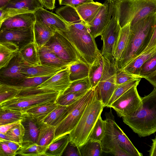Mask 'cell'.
<instances>
[{
	"label": "cell",
	"mask_w": 156,
	"mask_h": 156,
	"mask_svg": "<svg viewBox=\"0 0 156 156\" xmlns=\"http://www.w3.org/2000/svg\"><path fill=\"white\" fill-rule=\"evenodd\" d=\"M156 21L155 12L130 26L129 41L120 59L115 63L117 69H123L143 52L152 37Z\"/></svg>",
	"instance_id": "obj_1"
},
{
	"label": "cell",
	"mask_w": 156,
	"mask_h": 156,
	"mask_svg": "<svg viewBox=\"0 0 156 156\" xmlns=\"http://www.w3.org/2000/svg\"><path fill=\"white\" fill-rule=\"evenodd\" d=\"M112 17L115 18L121 28L130 26L156 12V0H105Z\"/></svg>",
	"instance_id": "obj_2"
},
{
	"label": "cell",
	"mask_w": 156,
	"mask_h": 156,
	"mask_svg": "<svg viewBox=\"0 0 156 156\" xmlns=\"http://www.w3.org/2000/svg\"><path fill=\"white\" fill-rule=\"evenodd\" d=\"M142 106L134 115L122 117L124 122L140 137L156 132V88L142 98Z\"/></svg>",
	"instance_id": "obj_3"
},
{
	"label": "cell",
	"mask_w": 156,
	"mask_h": 156,
	"mask_svg": "<svg viewBox=\"0 0 156 156\" xmlns=\"http://www.w3.org/2000/svg\"><path fill=\"white\" fill-rule=\"evenodd\" d=\"M61 33L71 43L82 60L90 65L93 64L99 50L84 22L69 24L66 31Z\"/></svg>",
	"instance_id": "obj_4"
},
{
	"label": "cell",
	"mask_w": 156,
	"mask_h": 156,
	"mask_svg": "<svg viewBox=\"0 0 156 156\" xmlns=\"http://www.w3.org/2000/svg\"><path fill=\"white\" fill-rule=\"evenodd\" d=\"M60 94L59 92L36 87L23 88L18 96L0 104V107L26 112L36 106L55 102Z\"/></svg>",
	"instance_id": "obj_5"
},
{
	"label": "cell",
	"mask_w": 156,
	"mask_h": 156,
	"mask_svg": "<svg viewBox=\"0 0 156 156\" xmlns=\"http://www.w3.org/2000/svg\"><path fill=\"white\" fill-rule=\"evenodd\" d=\"M96 87V93L94 99L86 108L76 126L69 134V142L78 147L88 140L104 107L98 97L97 86Z\"/></svg>",
	"instance_id": "obj_6"
},
{
	"label": "cell",
	"mask_w": 156,
	"mask_h": 156,
	"mask_svg": "<svg viewBox=\"0 0 156 156\" xmlns=\"http://www.w3.org/2000/svg\"><path fill=\"white\" fill-rule=\"evenodd\" d=\"M106 117L104 133L101 141L103 152L111 153L115 147L120 146L131 156H143L116 124L111 110Z\"/></svg>",
	"instance_id": "obj_7"
},
{
	"label": "cell",
	"mask_w": 156,
	"mask_h": 156,
	"mask_svg": "<svg viewBox=\"0 0 156 156\" xmlns=\"http://www.w3.org/2000/svg\"><path fill=\"white\" fill-rule=\"evenodd\" d=\"M96 93V87L91 88L78 99L69 105L67 115L56 127L54 140L69 134L73 130L86 108L94 99Z\"/></svg>",
	"instance_id": "obj_8"
},
{
	"label": "cell",
	"mask_w": 156,
	"mask_h": 156,
	"mask_svg": "<svg viewBox=\"0 0 156 156\" xmlns=\"http://www.w3.org/2000/svg\"><path fill=\"white\" fill-rule=\"evenodd\" d=\"M136 85L133 87L112 103L108 107L113 108L120 117L134 115L142 106V98Z\"/></svg>",
	"instance_id": "obj_9"
},
{
	"label": "cell",
	"mask_w": 156,
	"mask_h": 156,
	"mask_svg": "<svg viewBox=\"0 0 156 156\" xmlns=\"http://www.w3.org/2000/svg\"><path fill=\"white\" fill-rule=\"evenodd\" d=\"M45 46L69 64L81 60L71 43L61 32L55 31Z\"/></svg>",
	"instance_id": "obj_10"
},
{
	"label": "cell",
	"mask_w": 156,
	"mask_h": 156,
	"mask_svg": "<svg viewBox=\"0 0 156 156\" xmlns=\"http://www.w3.org/2000/svg\"><path fill=\"white\" fill-rule=\"evenodd\" d=\"M30 66L18 53L6 67L0 69V83L20 86L26 78L21 70Z\"/></svg>",
	"instance_id": "obj_11"
},
{
	"label": "cell",
	"mask_w": 156,
	"mask_h": 156,
	"mask_svg": "<svg viewBox=\"0 0 156 156\" xmlns=\"http://www.w3.org/2000/svg\"><path fill=\"white\" fill-rule=\"evenodd\" d=\"M116 68L115 63L109 60L97 86L98 97L104 107H107L117 85L115 82Z\"/></svg>",
	"instance_id": "obj_12"
},
{
	"label": "cell",
	"mask_w": 156,
	"mask_h": 156,
	"mask_svg": "<svg viewBox=\"0 0 156 156\" xmlns=\"http://www.w3.org/2000/svg\"><path fill=\"white\" fill-rule=\"evenodd\" d=\"M43 8L38 0H10L3 9H0V24L14 15L26 12H34Z\"/></svg>",
	"instance_id": "obj_13"
},
{
	"label": "cell",
	"mask_w": 156,
	"mask_h": 156,
	"mask_svg": "<svg viewBox=\"0 0 156 156\" xmlns=\"http://www.w3.org/2000/svg\"><path fill=\"white\" fill-rule=\"evenodd\" d=\"M121 29L117 19L112 17L100 35L103 42L101 54L113 62H115V61L112 56L113 51L119 37Z\"/></svg>",
	"instance_id": "obj_14"
},
{
	"label": "cell",
	"mask_w": 156,
	"mask_h": 156,
	"mask_svg": "<svg viewBox=\"0 0 156 156\" xmlns=\"http://www.w3.org/2000/svg\"><path fill=\"white\" fill-rule=\"evenodd\" d=\"M33 28L34 26L1 30L0 42L7 41L13 43L18 46L20 50L28 44L34 41Z\"/></svg>",
	"instance_id": "obj_15"
},
{
	"label": "cell",
	"mask_w": 156,
	"mask_h": 156,
	"mask_svg": "<svg viewBox=\"0 0 156 156\" xmlns=\"http://www.w3.org/2000/svg\"><path fill=\"white\" fill-rule=\"evenodd\" d=\"M69 74L68 66L60 70L36 87L39 89L52 90L62 94L69 87L72 83L70 79Z\"/></svg>",
	"instance_id": "obj_16"
},
{
	"label": "cell",
	"mask_w": 156,
	"mask_h": 156,
	"mask_svg": "<svg viewBox=\"0 0 156 156\" xmlns=\"http://www.w3.org/2000/svg\"><path fill=\"white\" fill-rule=\"evenodd\" d=\"M35 21L41 22L55 31H66L69 25L57 14L49 12L44 8L37 9L34 12Z\"/></svg>",
	"instance_id": "obj_17"
},
{
	"label": "cell",
	"mask_w": 156,
	"mask_h": 156,
	"mask_svg": "<svg viewBox=\"0 0 156 156\" xmlns=\"http://www.w3.org/2000/svg\"><path fill=\"white\" fill-rule=\"evenodd\" d=\"M111 18L108 5L105 1L94 19L86 24L90 33L95 38L100 36Z\"/></svg>",
	"instance_id": "obj_18"
},
{
	"label": "cell",
	"mask_w": 156,
	"mask_h": 156,
	"mask_svg": "<svg viewBox=\"0 0 156 156\" xmlns=\"http://www.w3.org/2000/svg\"><path fill=\"white\" fill-rule=\"evenodd\" d=\"M35 22V17L34 12H29L18 14L4 20L0 24V30L33 27Z\"/></svg>",
	"instance_id": "obj_19"
},
{
	"label": "cell",
	"mask_w": 156,
	"mask_h": 156,
	"mask_svg": "<svg viewBox=\"0 0 156 156\" xmlns=\"http://www.w3.org/2000/svg\"><path fill=\"white\" fill-rule=\"evenodd\" d=\"M41 122L27 113L25 117L21 122L25 130L22 144L37 143Z\"/></svg>",
	"instance_id": "obj_20"
},
{
	"label": "cell",
	"mask_w": 156,
	"mask_h": 156,
	"mask_svg": "<svg viewBox=\"0 0 156 156\" xmlns=\"http://www.w3.org/2000/svg\"><path fill=\"white\" fill-rule=\"evenodd\" d=\"M109 60L103 56L99 50L96 58L90 68L88 75L91 88L96 87L99 82L105 67Z\"/></svg>",
	"instance_id": "obj_21"
},
{
	"label": "cell",
	"mask_w": 156,
	"mask_h": 156,
	"mask_svg": "<svg viewBox=\"0 0 156 156\" xmlns=\"http://www.w3.org/2000/svg\"><path fill=\"white\" fill-rule=\"evenodd\" d=\"M67 67L40 64L23 68L21 72L26 78L54 75Z\"/></svg>",
	"instance_id": "obj_22"
},
{
	"label": "cell",
	"mask_w": 156,
	"mask_h": 156,
	"mask_svg": "<svg viewBox=\"0 0 156 156\" xmlns=\"http://www.w3.org/2000/svg\"><path fill=\"white\" fill-rule=\"evenodd\" d=\"M33 30L34 41L37 47L45 45L55 32L42 22L37 21L34 23Z\"/></svg>",
	"instance_id": "obj_23"
},
{
	"label": "cell",
	"mask_w": 156,
	"mask_h": 156,
	"mask_svg": "<svg viewBox=\"0 0 156 156\" xmlns=\"http://www.w3.org/2000/svg\"><path fill=\"white\" fill-rule=\"evenodd\" d=\"M130 34V23L121 28L120 34L112 54L115 63L118 61L128 44Z\"/></svg>",
	"instance_id": "obj_24"
},
{
	"label": "cell",
	"mask_w": 156,
	"mask_h": 156,
	"mask_svg": "<svg viewBox=\"0 0 156 156\" xmlns=\"http://www.w3.org/2000/svg\"><path fill=\"white\" fill-rule=\"evenodd\" d=\"M102 5L100 2H93L83 4L75 8L81 19L87 24L94 19Z\"/></svg>",
	"instance_id": "obj_25"
},
{
	"label": "cell",
	"mask_w": 156,
	"mask_h": 156,
	"mask_svg": "<svg viewBox=\"0 0 156 156\" xmlns=\"http://www.w3.org/2000/svg\"><path fill=\"white\" fill-rule=\"evenodd\" d=\"M156 54V46L136 57L122 69L131 74L139 75L142 65L150 58Z\"/></svg>",
	"instance_id": "obj_26"
},
{
	"label": "cell",
	"mask_w": 156,
	"mask_h": 156,
	"mask_svg": "<svg viewBox=\"0 0 156 156\" xmlns=\"http://www.w3.org/2000/svg\"><path fill=\"white\" fill-rule=\"evenodd\" d=\"M37 48L41 64L66 67L70 65L59 58L45 45Z\"/></svg>",
	"instance_id": "obj_27"
},
{
	"label": "cell",
	"mask_w": 156,
	"mask_h": 156,
	"mask_svg": "<svg viewBox=\"0 0 156 156\" xmlns=\"http://www.w3.org/2000/svg\"><path fill=\"white\" fill-rule=\"evenodd\" d=\"M19 50L18 46L13 43L0 42V69L6 67Z\"/></svg>",
	"instance_id": "obj_28"
},
{
	"label": "cell",
	"mask_w": 156,
	"mask_h": 156,
	"mask_svg": "<svg viewBox=\"0 0 156 156\" xmlns=\"http://www.w3.org/2000/svg\"><path fill=\"white\" fill-rule=\"evenodd\" d=\"M18 54L26 63L31 66L41 64L37 47L34 41L21 48Z\"/></svg>",
	"instance_id": "obj_29"
},
{
	"label": "cell",
	"mask_w": 156,
	"mask_h": 156,
	"mask_svg": "<svg viewBox=\"0 0 156 156\" xmlns=\"http://www.w3.org/2000/svg\"><path fill=\"white\" fill-rule=\"evenodd\" d=\"M69 142L68 134L65 135L53 140L46 149L44 156H61Z\"/></svg>",
	"instance_id": "obj_30"
},
{
	"label": "cell",
	"mask_w": 156,
	"mask_h": 156,
	"mask_svg": "<svg viewBox=\"0 0 156 156\" xmlns=\"http://www.w3.org/2000/svg\"><path fill=\"white\" fill-rule=\"evenodd\" d=\"M69 68L71 82L88 76L90 65L81 60L70 64Z\"/></svg>",
	"instance_id": "obj_31"
},
{
	"label": "cell",
	"mask_w": 156,
	"mask_h": 156,
	"mask_svg": "<svg viewBox=\"0 0 156 156\" xmlns=\"http://www.w3.org/2000/svg\"><path fill=\"white\" fill-rule=\"evenodd\" d=\"M56 129L55 127L41 122L37 143L48 147L55 139Z\"/></svg>",
	"instance_id": "obj_32"
},
{
	"label": "cell",
	"mask_w": 156,
	"mask_h": 156,
	"mask_svg": "<svg viewBox=\"0 0 156 156\" xmlns=\"http://www.w3.org/2000/svg\"><path fill=\"white\" fill-rule=\"evenodd\" d=\"M58 105L56 102L41 105L28 109L26 112L38 121L42 122Z\"/></svg>",
	"instance_id": "obj_33"
},
{
	"label": "cell",
	"mask_w": 156,
	"mask_h": 156,
	"mask_svg": "<svg viewBox=\"0 0 156 156\" xmlns=\"http://www.w3.org/2000/svg\"><path fill=\"white\" fill-rule=\"evenodd\" d=\"M69 109V106L58 105L42 122L56 127L67 115Z\"/></svg>",
	"instance_id": "obj_34"
},
{
	"label": "cell",
	"mask_w": 156,
	"mask_h": 156,
	"mask_svg": "<svg viewBox=\"0 0 156 156\" xmlns=\"http://www.w3.org/2000/svg\"><path fill=\"white\" fill-rule=\"evenodd\" d=\"M55 12L69 24L83 22L76 8L69 6L65 5L58 8L56 10Z\"/></svg>",
	"instance_id": "obj_35"
},
{
	"label": "cell",
	"mask_w": 156,
	"mask_h": 156,
	"mask_svg": "<svg viewBox=\"0 0 156 156\" xmlns=\"http://www.w3.org/2000/svg\"><path fill=\"white\" fill-rule=\"evenodd\" d=\"M26 114L22 111L0 108V125L21 122Z\"/></svg>",
	"instance_id": "obj_36"
},
{
	"label": "cell",
	"mask_w": 156,
	"mask_h": 156,
	"mask_svg": "<svg viewBox=\"0 0 156 156\" xmlns=\"http://www.w3.org/2000/svg\"><path fill=\"white\" fill-rule=\"evenodd\" d=\"M78 148L81 156H100L103 152L101 142L89 139Z\"/></svg>",
	"instance_id": "obj_37"
},
{
	"label": "cell",
	"mask_w": 156,
	"mask_h": 156,
	"mask_svg": "<svg viewBox=\"0 0 156 156\" xmlns=\"http://www.w3.org/2000/svg\"><path fill=\"white\" fill-rule=\"evenodd\" d=\"M48 147L41 146L37 143L22 144L16 155L25 156H44Z\"/></svg>",
	"instance_id": "obj_38"
},
{
	"label": "cell",
	"mask_w": 156,
	"mask_h": 156,
	"mask_svg": "<svg viewBox=\"0 0 156 156\" xmlns=\"http://www.w3.org/2000/svg\"><path fill=\"white\" fill-rule=\"evenodd\" d=\"M23 88L20 86L0 83V104L18 96Z\"/></svg>",
	"instance_id": "obj_39"
},
{
	"label": "cell",
	"mask_w": 156,
	"mask_h": 156,
	"mask_svg": "<svg viewBox=\"0 0 156 156\" xmlns=\"http://www.w3.org/2000/svg\"><path fill=\"white\" fill-rule=\"evenodd\" d=\"M91 88L88 77L72 82L69 87L62 93L87 92Z\"/></svg>",
	"instance_id": "obj_40"
},
{
	"label": "cell",
	"mask_w": 156,
	"mask_h": 156,
	"mask_svg": "<svg viewBox=\"0 0 156 156\" xmlns=\"http://www.w3.org/2000/svg\"><path fill=\"white\" fill-rule=\"evenodd\" d=\"M141 79L133 80L119 85H117L114 93L110 100L107 107L110 105L120 97L130 88L136 85H138Z\"/></svg>",
	"instance_id": "obj_41"
},
{
	"label": "cell",
	"mask_w": 156,
	"mask_h": 156,
	"mask_svg": "<svg viewBox=\"0 0 156 156\" xmlns=\"http://www.w3.org/2000/svg\"><path fill=\"white\" fill-rule=\"evenodd\" d=\"M87 91L79 93H69L65 94H60L55 102L58 105L68 106L78 99Z\"/></svg>",
	"instance_id": "obj_42"
},
{
	"label": "cell",
	"mask_w": 156,
	"mask_h": 156,
	"mask_svg": "<svg viewBox=\"0 0 156 156\" xmlns=\"http://www.w3.org/2000/svg\"><path fill=\"white\" fill-rule=\"evenodd\" d=\"M105 132V120L100 115L91 131L88 139L101 142Z\"/></svg>",
	"instance_id": "obj_43"
},
{
	"label": "cell",
	"mask_w": 156,
	"mask_h": 156,
	"mask_svg": "<svg viewBox=\"0 0 156 156\" xmlns=\"http://www.w3.org/2000/svg\"><path fill=\"white\" fill-rule=\"evenodd\" d=\"M144 78L140 75L129 73L122 69H116L115 82L117 85L133 80Z\"/></svg>",
	"instance_id": "obj_44"
},
{
	"label": "cell",
	"mask_w": 156,
	"mask_h": 156,
	"mask_svg": "<svg viewBox=\"0 0 156 156\" xmlns=\"http://www.w3.org/2000/svg\"><path fill=\"white\" fill-rule=\"evenodd\" d=\"M156 71V54L147 60L141 66L139 75L146 77Z\"/></svg>",
	"instance_id": "obj_45"
},
{
	"label": "cell",
	"mask_w": 156,
	"mask_h": 156,
	"mask_svg": "<svg viewBox=\"0 0 156 156\" xmlns=\"http://www.w3.org/2000/svg\"><path fill=\"white\" fill-rule=\"evenodd\" d=\"M53 76L26 78L20 86L23 88L37 87Z\"/></svg>",
	"instance_id": "obj_46"
},
{
	"label": "cell",
	"mask_w": 156,
	"mask_h": 156,
	"mask_svg": "<svg viewBox=\"0 0 156 156\" xmlns=\"http://www.w3.org/2000/svg\"><path fill=\"white\" fill-rule=\"evenodd\" d=\"M25 133L24 128L20 122L6 133L12 137L15 142L22 143Z\"/></svg>",
	"instance_id": "obj_47"
},
{
	"label": "cell",
	"mask_w": 156,
	"mask_h": 156,
	"mask_svg": "<svg viewBox=\"0 0 156 156\" xmlns=\"http://www.w3.org/2000/svg\"><path fill=\"white\" fill-rule=\"evenodd\" d=\"M60 5H68L76 8L83 4L94 2V0H58Z\"/></svg>",
	"instance_id": "obj_48"
},
{
	"label": "cell",
	"mask_w": 156,
	"mask_h": 156,
	"mask_svg": "<svg viewBox=\"0 0 156 156\" xmlns=\"http://www.w3.org/2000/svg\"><path fill=\"white\" fill-rule=\"evenodd\" d=\"M63 154L66 156H81L78 147L69 142Z\"/></svg>",
	"instance_id": "obj_49"
},
{
	"label": "cell",
	"mask_w": 156,
	"mask_h": 156,
	"mask_svg": "<svg viewBox=\"0 0 156 156\" xmlns=\"http://www.w3.org/2000/svg\"><path fill=\"white\" fill-rule=\"evenodd\" d=\"M16 153L5 143L0 141V156H15Z\"/></svg>",
	"instance_id": "obj_50"
},
{
	"label": "cell",
	"mask_w": 156,
	"mask_h": 156,
	"mask_svg": "<svg viewBox=\"0 0 156 156\" xmlns=\"http://www.w3.org/2000/svg\"><path fill=\"white\" fill-rule=\"evenodd\" d=\"M0 141L6 144L12 151L16 153V155L17 151L22 146V143L14 141L4 140H0Z\"/></svg>",
	"instance_id": "obj_51"
},
{
	"label": "cell",
	"mask_w": 156,
	"mask_h": 156,
	"mask_svg": "<svg viewBox=\"0 0 156 156\" xmlns=\"http://www.w3.org/2000/svg\"><path fill=\"white\" fill-rule=\"evenodd\" d=\"M110 154L115 156H131L124 149L120 146L115 147Z\"/></svg>",
	"instance_id": "obj_52"
},
{
	"label": "cell",
	"mask_w": 156,
	"mask_h": 156,
	"mask_svg": "<svg viewBox=\"0 0 156 156\" xmlns=\"http://www.w3.org/2000/svg\"><path fill=\"white\" fill-rule=\"evenodd\" d=\"M156 46V21L154 32L148 45L142 53H144ZM141 53V54H142Z\"/></svg>",
	"instance_id": "obj_53"
},
{
	"label": "cell",
	"mask_w": 156,
	"mask_h": 156,
	"mask_svg": "<svg viewBox=\"0 0 156 156\" xmlns=\"http://www.w3.org/2000/svg\"><path fill=\"white\" fill-rule=\"evenodd\" d=\"M45 9L53 10L55 8V0H38Z\"/></svg>",
	"instance_id": "obj_54"
},
{
	"label": "cell",
	"mask_w": 156,
	"mask_h": 156,
	"mask_svg": "<svg viewBox=\"0 0 156 156\" xmlns=\"http://www.w3.org/2000/svg\"><path fill=\"white\" fill-rule=\"evenodd\" d=\"M21 122H18L0 125V133H6Z\"/></svg>",
	"instance_id": "obj_55"
},
{
	"label": "cell",
	"mask_w": 156,
	"mask_h": 156,
	"mask_svg": "<svg viewBox=\"0 0 156 156\" xmlns=\"http://www.w3.org/2000/svg\"><path fill=\"white\" fill-rule=\"evenodd\" d=\"M145 79L156 88V71L146 77Z\"/></svg>",
	"instance_id": "obj_56"
},
{
	"label": "cell",
	"mask_w": 156,
	"mask_h": 156,
	"mask_svg": "<svg viewBox=\"0 0 156 156\" xmlns=\"http://www.w3.org/2000/svg\"><path fill=\"white\" fill-rule=\"evenodd\" d=\"M152 143L151 148L149 151V155L156 156V137L152 139Z\"/></svg>",
	"instance_id": "obj_57"
},
{
	"label": "cell",
	"mask_w": 156,
	"mask_h": 156,
	"mask_svg": "<svg viewBox=\"0 0 156 156\" xmlns=\"http://www.w3.org/2000/svg\"><path fill=\"white\" fill-rule=\"evenodd\" d=\"M0 140H4L15 142L13 139L10 136L6 133H0Z\"/></svg>",
	"instance_id": "obj_58"
},
{
	"label": "cell",
	"mask_w": 156,
	"mask_h": 156,
	"mask_svg": "<svg viewBox=\"0 0 156 156\" xmlns=\"http://www.w3.org/2000/svg\"><path fill=\"white\" fill-rule=\"evenodd\" d=\"M10 1V0H0V9H3Z\"/></svg>",
	"instance_id": "obj_59"
}]
</instances>
